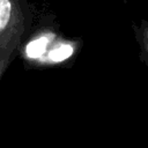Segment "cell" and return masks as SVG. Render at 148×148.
I'll list each match as a JSON object with an SVG mask.
<instances>
[{
	"instance_id": "obj_1",
	"label": "cell",
	"mask_w": 148,
	"mask_h": 148,
	"mask_svg": "<svg viewBox=\"0 0 148 148\" xmlns=\"http://www.w3.org/2000/svg\"><path fill=\"white\" fill-rule=\"evenodd\" d=\"M21 0H0V76L12 62L27 28Z\"/></svg>"
},
{
	"instance_id": "obj_2",
	"label": "cell",
	"mask_w": 148,
	"mask_h": 148,
	"mask_svg": "<svg viewBox=\"0 0 148 148\" xmlns=\"http://www.w3.org/2000/svg\"><path fill=\"white\" fill-rule=\"evenodd\" d=\"M47 42H49V38L46 36H42L38 39L32 40L29 44V46H27V54L29 57H31V58L39 57L45 51L46 45H47Z\"/></svg>"
},
{
	"instance_id": "obj_3",
	"label": "cell",
	"mask_w": 148,
	"mask_h": 148,
	"mask_svg": "<svg viewBox=\"0 0 148 148\" xmlns=\"http://www.w3.org/2000/svg\"><path fill=\"white\" fill-rule=\"evenodd\" d=\"M136 36H138V40L140 43L142 52L146 53L148 58V23L147 22H142L140 24V27L136 29Z\"/></svg>"
},
{
	"instance_id": "obj_4",
	"label": "cell",
	"mask_w": 148,
	"mask_h": 148,
	"mask_svg": "<svg viewBox=\"0 0 148 148\" xmlns=\"http://www.w3.org/2000/svg\"><path fill=\"white\" fill-rule=\"evenodd\" d=\"M73 53V47L71 45H61L57 49H54L53 51H51L50 53V59L52 61H61L64 59H66L67 57H69Z\"/></svg>"
}]
</instances>
